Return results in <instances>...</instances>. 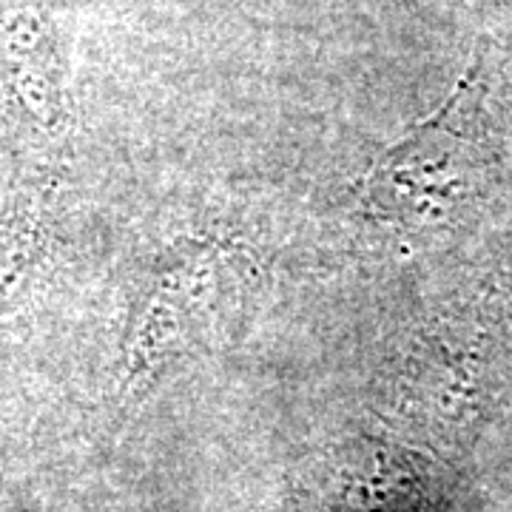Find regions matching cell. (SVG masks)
I'll return each mask as SVG.
<instances>
[{
    "label": "cell",
    "mask_w": 512,
    "mask_h": 512,
    "mask_svg": "<svg viewBox=\"0 0 512 512\" xmlns=\"http://www.w3.org/2000/svg\"><path fill=\"white\" fill-rule=\"evenodd\" d=\"M46 202L18 191L0 211V319L23 302L46 259Z\"/></svg>",
    "instance_id": "cell-1"
}]
</instances>
